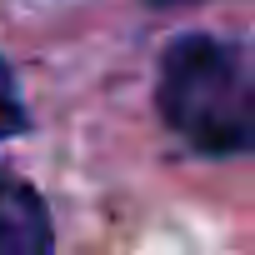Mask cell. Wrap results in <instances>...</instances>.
<instances>
[{
  "label": "cell",
  "mask_w": 255,
  "mask_h": 255,
  "mask_svg": "<svg viewBox=\"0 0 255 255\" xmlns=\"http://www.w3.org/2000/svg\"><path fill=\"white\" fill-rule=\"evenodd\" d=\"M50 250V220L30 185L0 180V255H40Z\"/></svg>",
  "instance_id": "obj_2"
},
{
  "label": "cell",
  "mask_w": 255,
  "mask_h": 255,
  "mask_svg": "<svg viewBox=\"0 0 255 255\" xmlns=\"http://www.w3.org/2000/svg\"><path fill=\"white\" fill-rule=\"evenodd\" d=\"M160 115L200 150L255 145V55L230 40L180 35L160 65Z\"/></svg>",
  "instance_id": "obj_1"
},
{
  "label": "cell",
  "mask_w": 255,
  "mask_h": 255,
  "mask_svg": "<svg viewBox=\"0 0 255 255\" xmlns=\"http://www.w3.org/2000/svg\"><path fill=\"white\" fill-rule=\"evenodd\" d=\"M20 130H25V105H20V90H15L10 65L0 60V140H10Z\"/></svg>",
  "instance_id": "obj_3"
}]
</instances>
